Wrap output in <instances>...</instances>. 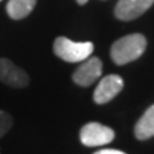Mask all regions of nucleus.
<instances>
[{"label": "nucleus", "mask_w": 154, "mask_h": 154, "mask_svg": "<svg viewBox=\"0 0 154 154\" xmlns=\"http://www.w3.org/2000/svg\"><path fill=\"white\" fill-rule=\"evenodd\" d=\"M53 50H54V54L62 60L68 62V63H79L88 59L93 54L94 44L90 41L77 42L64 36H59L55 38L53 44Z\"/></svg>", "instance_id": "nucleus-2"}, {"label": "nucleus", "mask_w": 154, "mask_h": 154, "mask_svg": "<svg viewBox=\"0 0 154 154\" xmlns=\"http://www.w3.org/2000/svg\"><path fill=\"white\" fill-rule=\"evenodd\" d=\"M146 49V38L141 33L123 36L112 45L110 57L116 64L123 66L140 58Z\"/></svg>", "instance_id": "nucleus-1"}, {"label": "nucleus", "mask_w": 154, "mask_h": 154, "mask_svg": "<svg viewBox=\"0 0 154 154\" xmlns=\"http://www.w3.org/2000/svg\"><path fill=\"white\" fill-rule=\"evenodd\" d=\"M36 5V0H9L7 13L12 19H22L30 14Z\"/></svg>", "instance_id": "nucleus-9"}, {"label": "nucleus", "mask_w": 154, "mask_h": 154, "mask_svg": "<svg viewBox=\"0 0 154 154\" xmlns=\"http://www.w3.org/2000/svg\"><path fill=\"white\" fill-rule=\"evenodd\" d=\"M0 81L11 88L22 89L30 82V79L25 71L19 68L12 60L0 58Z\"/></svg>", "instance_id": "nucleus-6"}, {"label": "nucleus", "mask_w": 154, "mask_h": 154, "mask_svg": "<svg viewBox=\"0 0 154 154\" xmlns=\"http://www.w3.org/2000/svg\"><path fill=\"white\" fill-rule=\"evenodd\" d=\"M135 136L139 140H148L154 136V104L145 110L135 125Z\"/></svg>", "instance_id": "nucleus-8"}, {"label": "nucleus", "mask_w": 154, "mask_h": 154, "mask_svg": "<svg viewBox=\"0 0 154 154\" xmlns=\"http://www.w3.org/2000/svg\"><path fill=\"white\" fill-rule=\"evenodd\" d=\"M123 85L125 81L118 75H108L103 77L94 91V102L100 105L109 103L113 98H116V95L121 93Z\"/></svg>", "instance_id": "nucleus-5"}, {"label": "nucleus", "mask_w": 154, "mask_h": 154, "mask_svg": "<svg viewBox=\"0 0 154 154\" xmlns=\"http://www.w3.org/2000/svg\"><path fill=\"white\" fill-rule=\"evenodd\" d=\"M95 154H126V153L119 152V150H116V149H103V150L96 152Z\"/></svg>", "instance_id": "nucleus-11"}, {"label": "nucleus", "mask_w": 154, "mask_h": 154, "mask_svg": "<svg viewBox=\"0 0 154 154\" xmlns=\"http://www.w3.org/2000/svg\"><path fill=\"white\" fill-rule=\"evenodd\" d=\"M153 3L154 0H118L114 14L121 21H132L143 16Z\"/></svg>", "instance_id": "nucleus-7"}, {"label": "nucleus", "mask_w": 154, "mask_h": 154, "mask_svg": "<svg viewBox=\"0 0 154 154\" xmlns=\"http://www.w3.org/2000/svg\"><path fill=\"white\" fill-rule=\"evenodd\" d=\"M102 72H103L102 60L96 57H89L73 72L72 80L77 85L84 86V88H89L90 85H93L102 76Z\"/></svg>", "instance_id": "nucleus-4"}, {"label": "nucleus", "mask_w": 154, "mask_h": 154, "mask_svg": "<svg viewBox=\"0 0 154 154\" xmlns=\"http://www.w3.org/2000/svg\"><path fill=\"white\" fill-rule=\"evenodd\" d=\"M0 2H2V0H0Z\"/></svg>", "instance_id": "nucleus-13"}, {"label": "nucleus", "mask_w": 154, "mask_h": 154, "mask_svg": "<svg viewBox=\"0 0 154 154\" xmlns=\"http://www.w3.org/2000/svg\"><path fill=\"white\" fill-rule=\"evenodd\" d=\"M88 2H89V0H77V3H79L80 5H84V4H86Z\"/></svg>", "instance_id": "nucleus-12"}, {"label": "nucleus", "mask_w": 154, "mask_h": 154, "mask_svg": "<svg viewBox=\"0 0 154 154\" xmlns=\"http://www.w3.org/2000/svg\"><path fill=\"white\" fill-rule=\"evenodd\" d=\"M114 131L108 126L98 122H90L84 125L80 132L81 143L85 146H100L112 143L114 139Z\"/></svg>", "instance_id": "nucleus-3"}, {"label": "nucleus", "mask_w": 154, "mask_h": 154, "mask_svg": "<svg viewBox=\"0 0 154 154\" xmlns=\"http://www.w3.org/2000/svg\"><path fill=\"white\" fill-rule=\"evenodd\" d=\"M13 126V118L5 110H0V139L5 135Z\"/></svg>", "instance_id": "nucleus-10"}]
</instances>
